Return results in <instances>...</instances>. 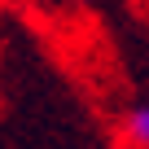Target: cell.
Returning <instances> with one entry per match:
<instances>
[{"mask_svg": "<svg viewBox=\"0 0 149 149\" xmlns=\"http://www.w3.org/2000/svg\"><path fill=\"white\" fill-rule=\"evenodd\" d=\"M123 136H127L132 145H149V105L127 110V118H123Z\"/></svg>", "mask_w": 149, "mask_h": 149, "instance_id": "6da1fadb", "label": "cell"}]
</instances>
